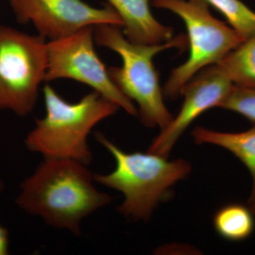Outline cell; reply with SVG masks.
I'll list each match as a JSON object with an SVG mask.
<instances>
[{
    "label": "cell",
    "mask_w": 255,
    "mask_h": 255,
    "mask_svg": "<svg viewBox=\"0 0 255 255\" xmlns=\"http://www.w3.org/2000/svg\"><path fill=\"white\" fill-rule=\"evenodd\" d=\"M4 184L0 177V193L4 190ZM9 231L0 225V255L9 254Z\"/></svg>",
    "instance_id": "obj_16"
},
{
    "label": "cell",
    "mask_w": 255,
    "mask_h": 255,
    "mask_svg": "<svg viewBox=\"0 0 255 255\" xmlns=\"http://www.w3.org/2000/svg\"><path fill=\"white\" fill-rule=\"evenodd\" d=\"M152 4L178 15L188 32L189 58L169 75L162 90L167 98H177L196 74L219 63L245 41L234 28L211 14L206 0H152Z\"/></svg>",
    "instance_id": "obj_5"
},
{
    "label": "cell",
    "mask_w": 255,
    "mask_h": 255,
    "mask_svg": "<svg viewBox=\"0 0 255 255\" xmlns=\"http://www.w3.org/2000/svg\"><path fill=\"white\" fill-rule=\"evenodd\" d=\"M95 26L71 36L47 43L48 63L44 82L71 79L92 87L94 91L118 105L130 115L138 112L133 103L112 82L108 70L94 47Z\"/></svg>",
    "instance_id": "obj_7"
},
{
    "label": "cell",
    "mask_w": 255,
    "mask_h": 255,
    "mask_svg": "<svg viewBox=\"0 0 255 255\" xmlns=\"http://www.w3.org/2000/svg\"><path fill=\"white\" fill-rule=\"evenodd\" d=\"M124 23L126 36L137 44L157 45L172 39L174 29L152 14L149 0H107Z\"/></svg>",
    "instance_id": "obj_10"
},
{
    "label": "cell",
    "mask_w": 255,
    "mask_h": 255,
    "mask_svg": "<svg viewBox=\"0 0 255 255\" xmlns=\"http://www.w3.org/2000/svg\"><path fill=\"white\" fill-rule=\"evenodd\" d=\"M219 107L241 114L255 124V87L233 85Z\"/></svg>",
    "instance_id": "obj_15"
},
{
    "label": "cell",
    "mask_w": 255,
    "mask_h": 255,
    "mask_svg": "<svg viewBox=\"0 0 255 255\" xmlns=\"http://www.w3.org/2000/svg\"><path fill=\"white\" fill-rule=\"evenodd\" d=\"M216 8L245 40L255 34V12L241 0H206Z\"/></svg>",
    "instance_id": "obj_14"
},
{
    "label": "cell",
    "mask_w": 255,
    "mask_h": 255,
    "mask_svg": "<svg viewBox=\"0 0 255 255\" xmlns=\"http://www.w3.org/2000/svg\"><path fill=\"white\" fill-rule=\"evenodd\" d=\"M48 63L47 43L0 25V110L26 117L34 109Z\"/></svg>",
    "instance_id": "obj_6"
},
{
    "label": "cell",
    "mask_w": 255,
    "mask_h": 255,
    "mask_svg": "<svg viewBox=\"0 0 255 255\" xmlns=\"http://www.w3.org/2000/svg\"><path fill=\"white\" fill-rule=\"evenodd\" d=\"M119 27L101 24L94 30L97 46L114 50L123 60L122 67L109 68V75L124 95L136 102L142 123L146 127H158L162 130L174 117L164 105L163 92L152 59L157 53L169 48L184 49L188 45L187 38L179 35L161 44H137L125 38Z\"/></svg>",
    "instance_id": "obj_4"
},
{
    "label": "cell",
    "mask_w": 255,
    "mask_h": 255,
    "mask_svg": "<svg viewBox=\"0 0 255 255\" xmlns=\"http://www.w3.org/2000/svg\"><path fill=\"white\" fill-rule=\"evenodd\" d=\"M43 91L46 114L36 119V127L25 139V145L45 159H73L89 166L92 159L89 134L120 107L96 91L76 103L67 102L49 85Z\"/></svg>",
    "instance_id": "obj_2"
},
{
    "label": "cell",
    "mask_w": 255,
    "mask_h": 255,
    "mask_svg": "<svg viewBox=\"0 0 255 255\" xmlns=\"http://www.w3.org/2000/svg\"><path fill=\"white\" fill-rule=\"evenodd\" d=\"M96 140L112 154L115 169L110 174H94V181L122 192L124 201L118 211L132 221H146L159 203L170 197V189L191 172L185 159L168 161L156 154L126 152L102 132Z\"/></svg>",
    "instance_id": "obj_3"
},
{
    "label": "cell",
    "mask_w": 255,
    "mask_h": 255,
    "mask_svg": "<svg viewBox=\"0 0 255 255\" xmlns=\"http://www.w3.org/2000/svg\"><path fill=\"white\" fill-rule=\"evenodd\" d=\"M191 135L198 145L212 144L226 149L246 166L253 179L248 204L253 203L255 200V126L241 132H218L197 127L193 130Z\"/></svg>",
    "instance_id": "obj_11"
},
{
    "label": "cell",
    "mask_w": 255,
    "mask_h": 255,
    "mask_svg": "<svg viewBox=\"0 0 255 255\" xmlns=\"http://www.w3.org/2000/svg\"><path fill=\"white\" fill-rule=\"evenodd\" d=\"M234 85L255 87V34L217 64Z\"/></svg>",
    "instance_id": "obj_12"
},
{
    "label": "cell",
    "mask_w": 255,
    "mask_h": 255,
    "mask_svg": "<svg viewBox=\"0 0 255 255\" xmlns=\"http://www.w3.org/2000/svg\"><path fill=\"white\" fill-rule=\"evenodd\" d=\"M250 208H251V211H253V214H255V200L249 204Z\"/></svg>",
    "instance_id": "obj_17"
},
{
    "label": "cell",
    "mask_w": 255,
    "mask_h": 255,
    "mask_svg": "<svg viewBox=\"0 0 255 255\" xmlns=\"http://www.w3.org/2000/svg\"><path fill=\"white\" fill-rule=\"evenodd\" d=\"M253 215L251 208L239 204H228L215 215L214 227L220 236L228 241H244L254 231Z\"/></svg>",
    "instance_id": "obj_13"
},
{
    "label": "cell",
    "mask_w": 255,
    "mask_h": 255,
    "mask_svg": "<svg viewBox=\"0 0 255 255\" xmlns=\"http://www.w3.org/2000/svg\"><path fill=\"white\" fill-rule=\"evenodd\" d=\"M234 84L217 64L201 70L183 88L184 103L176 118L161 130L147 152L168 158L176 142L196 118L213 107H219Z\"/></svg>",
    "instance_id": "obj_9"
},
{
    "label": "cell",
    "mask_w": 255,
    "mask_h": 255,
    "mask_svg": "<svg viewBox=\"0 0 255 255\" xmlns=\"http://www.w3.org/2000/svg\"><path fill=\"white\" fill-rule=\"evenodd\" d=\"M9 2L18 22L33 23L40 36L50 41L71 36L88 26H124L110 5L96 8L82 0H9Z\"/></svg>",
    "instance_id": "obj_8"
},
{
    "label": "cell",
    "mask_w": 255,
    "mask_h": 255,
    "mask_svg": "<svg viewBox=\"0 0 255 255\" xmlns=\"http://www.w3.org/2000/svg\"><path fill=\"white\" fill-rule=\"evenodd\" d=\"M88 166L73 159H45L20 184L16 204L57 229L81 236L82 220L110 204L112 198L93 185Z\"/></svg>",
    "instance_id": "obj_1"
}]
</instances>
